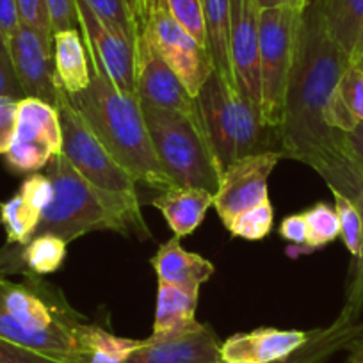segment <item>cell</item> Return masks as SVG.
I'll use <instances>...</instances> for the list:
<instances>
[{"label": "cell", "mask_w": 363, "mask_h": 363, "mask_svg": "<svg viewBox=\"0 0 363 363\" xmlns=\"http://www.w3.org/2000/svg\"><path fill=\"white\" fill-rule=\"evenodd\" d=\"M351 65L328 33L319 2L310 0L299 13L284 120L277 134L281 155L312 167L338 145L342 132L328 127L324 111Z\"/></svg>", "instance_id": "1"}, {"label": "cell", "mask_w": 363, "mask_h": 363, "mask_svg": "<svg viewBox=\"0 0 363 363\" xmlns=\"http://www.w3.org/2000/svg\"><path fill=\"white\" fill-rule=\"evenodd\" d=\"M89 86L75 95L66 93L69 102L138 184L157 193L174 187L157 159L138 96L118 89L95 61L89 59Z\"/></svg>", "instance_id": "2"}, {"label": "cell", "mask_w": 363, "mask_h": 363, "mask_svg": "<svg viewBox=\"0 0 363 363\" xmlns=\"http://www.w3.org/2000/svg\"><path fill=\"white\" fill-rule=\"evenodd\" d=\"M47 177L54 187V196L41 214L38 233H52L66 242L91 232L135 233L150 239L148 226L141 212V200L111 194L87 182L69 160L59 152L47 166Z\"/></svg>", "instance_id": "3"}, {"label": "cell", "mask_w": 363, "mask_h": 363, "mask_svg": "<svg viewBox=\"0 0 363 363\" xmlns=\"http://www.w3.org/2000/svg\"><path fill=\"white\" fill-rule=\"evenodd\" d=\"M146 127L160 166L178 187H196L216 196L221 167L200 118L143 106Z\"/></svg>", "instance_id": "4"}, {"label": "cell", "mask_w": 363, "mask_h": 363, "mask_svg": "<svg viewBox=\"0 0 363 363\" xmlns=\"http://www.w3.org/2000/svg\"><path fill=\"white\" fill-rule=\"evenodd\" d=\"M198 113L219 167L225 171L235 160L267 152L260 116L218 73L212 72L196 95ZM272 132V130H271Z\"/></svg>", "instance_id": "5"}, {"label": "cell", "mask_w": 363, "mask_h": 363, "mask_svg": "<svg viewBox=\"0 0 363 363\" xmlns=\"http://www.w3.org/2000/svg\"><path fill=\"white\" fill-rule=\"evenodd\" d=\"M298 9L291 4L260 9L258 47H260V120L262 125L278 134L284 120L289 75L294 61ZM278 138V135H277Z\"/></svg>", "instance_id": "6"}, {"label": "cell", "mask_w": 363, "mask_h": 363, "mask_svg": "<svg viewBox=\"0 0 363 363\" xmlns=\"http://www.w3.org/2000/svg\"><path fill=\"white\" fill-rule=\"evenodd\" d=\"M55 109L61 121V152L69 164L99 189L128 200H139L135 178L111 155L99 135L91 130L86 120L69 102L65 89H59Z\"/></svg>", "instance_id": "7"}, {"label": "cell", "mask_w": 363, "mask_h": 363, "mask_svg": "<svg viewBox=\"0 0 363 363\" xmlns=\"http://www.w3.org/2000/svg\"><path fill=\"white\" fill-rule=\"evenodd\" d=\"M62 132L54 106L38 99L18 102L16 130L6 162L15 173H38L61 152Z\"/></svg>", "instance_id": "8"}, {"label": "cell", "mask_w": 363, "mask_h": 363, "mask_svg": "<svg viewBox=\"0 0 363 363\" xmlns=\"http://www.w3.org/2000/svg\"><path fill=\"white\" fill-rule=\"evenodd\" d=\"M134 80L135 96L143 106L200 118L196 99L187 93L177 73L160 57L139 27L134 30Z\"/></svg>", "instance_id": "9"}, {"label": "cell", "mask_w": 363, "mask_h": 363, "mask_svg": "<svg viewBox=\"0 0 363 363\" xmlns=\"http://www.w3.org/2000/svg\"><path fill=\"white\" fill-rule=\"evenodd\" d=\"M281 157L280 152L267 150L242 157L223 171L214 208L225 228L240 212L269 200L267 180Z\"/></svg>", "instance_id": "10"}, {"label": "cell", "mask_w": 363, "mask_h": 363, "mask_svg": "<svg viewBox=\"0 0 363 363\" xmlns=\"http://www.w3.org/2000/svg\"><path fill=\"white\" fill-rule=\"evenodd\" d=\"M312 169L317 174H320L330 191H338L356 205L363 223V166L347 152V148L342 143V135L338 145L331 152H328L323 159L317 160ZM340 313L349 319H362L363 250L362 255L352 262L351 278H349L347 291H345V303Z\"/></svg>", "instance_id": "11"}, {"label": "cell", "mask_w": 363, "mask_h": 363, "mask_svg": "<svg viewBox=\"0 0 363 363\" xmlns=\"http://www.w3.org/2000/svg\"><path fill=\"white\" fill-rule=\"evenodd\" d=\"M257 0H230V62L237 93L260 116V47Z\"/></svg>", "instance_id": "12"}, {"label": "cell", "mask_w": 363, "mask_h": 363, "mask_svg": "<svg viewBox=\"0 0 363 363\" xmlns=\"http://www.w3.org/2000/svg\"><path fill=\"white\" fill-rule=\"evenodd\" d=\"M79 29L86 43L87 55L95 61L118 89L135 95L134 40L106 26L84 0H77Z\"/></svg>", "instance_id": "13"}, {"label": "cell", "mask_w": 363, "mask_h": 363, "mask_svg": "<svg viewBox=\"0 0 363 363\" xmlns=\"http://www.w3.org/2000/svg\"><path fill=\"white\" fill-rule=\"evenodd\" d=\"M9 54L26 99H38L55 107L59 86L54 65V41L41 36L27 23H20L8 41Z\"/></svg>", "instance_id": "14"}, {"label": "cell", "mask_w": 363, "mask_h": 363, "mask_svg": "<svg viewBox=\"0 0 363 363\" xmlns=\"http://www.w3.org/2000/svg\"><path fill=\"white\" fill-rule=\"evenodd\" d=\"M312 331L258 328L235 333L221 344L223 363H274L289 358L303 347Z\"/></svg>", "instance_id": "15"}, {"label": "cell", "mask_w": 363, "mask_h": 363, "mask_svg": "<svg viewBox=\"0 0 363 363\" xmlns=\"http://www.w3.org/2000/svg\"><path fill=\"white\" fill-rule=\"evenodd\" d=\"M123 363H221V342L212 328L200 324L178 337L152 340L135 349Z\"/></svg>", "instance_id": "16"}, {"label": "cell", "mask_w": 363, "mask_h": 363, "mask_svg": "<svg viewBox=\"0 0 363 363\" xmlns=\"http://www.w3.org/2000/svg\"><path fill=\"white\" fill-rule=\"evenodd\" d=\"M152 265L159 281L177 285L187 291L200 292V287L214 274L216 267L211 260L198 253H191L182 246L180 237L174 235L159 246Z\"/></svg>", "instance_id": "17"}, {"label": "cell", "mask_w": 363, "mask_h": 363, "mask_svg": "<svg viewBox=\"0 0 363 363\" xmlns=\"http://www.w3.org/2000/svg\"><path fill=\"white\" fill-rule=\"evenodd\" d=\"M200 292L187 291L177 285L159 281L157 287V308L152 340L178 337L196 330L200 323L196 320V308Z\"/></svg>", "instance_id": "18"}, {"label": "cell", "mask_w": 363, "mask_h": 363, "mask_svg": "<svg viewBox=\"0 0 363 363\" xmlns=\"http://www.w3.org/2000/svg\"><path fill=\"white\" fill-rule=\"evenodd\" d=\"M150 205L162 214L174 235L182 239L203 223L208 208L214 207V194L196 187L174 186L157 194Z\"/></svg>", "instance_id": "19"}, {"label": "cell", "mask_w": 363, "mask_h": 363, "mask_svg": "<svg viewBox=\"0 0 363 363\" xmlns=\"http://www.w3.org/2000/svg\"><path fill=\"white\" fill-rule=\"evenodd\" d=\"M359 337H363V319H349L338 313L330 326L312 330V337L299 351L274 363H328L331 356L347 349Z\"/></svg>", "instance_id": "20"}, {"label": "cell", "mask_w": 363, "mask_h": 363, "mask_svg": "<svg viewBox=\"0 0 363 363\" xmlns=\"http://www.w3.org/2000/svg\"><path fill=\"white\" fill-rule=\"evenodd\" d=\"M54 65L59 86L75 95L91 82V65L80 29L59 30L54 34Z\"/></svg>", "instance_id": "21"}, {"label": "cell", "mask_w": 363, "mask_h": 363, "mask_svg": "<svg viewBox=\"0 0 363 363\" xmlns=\"http://www.w3.org/2000/svg\"><path fill=\"white\" fill-rule=\"evenodd\" d=\"M320 15L338 47L351 62L363 48V0H317Z\"/></svg>", "instance_id": "22"}, {"label": "cell", "mask_w": 363, "mask_h": 363, "mask_svg": "<svg viewBox=\"0 0 363 363\" xmlns=\"http://www.w3.org/2000/svg\"><path fill=\"white\" fill-rule=\"evenodd\" d=\"M145 338H125L104 330L99 324L82 323L77 330L75 363H123Z\"/></svg>", "instance_id": "23"}, {"label": "cell", "mask_w": 363, "mask_h": 363, "mask_svg": "<svg viewBox=\"0 0 363 363\" xmlns=\"http://www.w3.org/2000/svg\"><path fill=\"white\" fill-rule=\"evenodd\" d=\"M324 121L328 127L342 134L351 132L363 121V72L354 65L349 66L338 80L324 111Z\"/></svg>", "instance_id": "24"}, {"label": "cell", "mask_w": 363, "mask_h": 363, "mask_svg": "<svg viewBox=\"0 0 363 363\" xmlns=\"http://www.w3.org/2000/svg\"><path fill=\"white\" fill-rule=\"evenodd\" d=\"M306 242L301 247H291L292 255H308L340 239V223L333 205L326 201L312 205L305 212Z\"/></svg>", "instance_id": "25"}, {"label": "cell", "mask_w": 363, "mask_h": 363, "mask_svg": "<svg viewBox=\"0 0 363 363\" xmlns=\"http://www.w3.org/2000/svg\"><path fill=\"white\" fill-rule=\"evenodd\" d=\"M40 221L41 212L34 208L20 193L0 205V223L8 235V244L26 246L36 235Z\"/></svg>", "instance_id": "26"}, {"label": "cell", "mask_w": 363, "mask_h": 363, "mask_svg": "<svg viewBox=\"0 0 363 363\" xmlns=\"http://www.w3.org/2000/svg\"><path fill=\"white\" fill-rule=\"evenodd\" d=\"M68 242L52 233H38L23 246V264L29 277L52 274L62 265Z\"/></svg>", "instance_id": "27"}, {"label": "cell", "mask_w": 363, "mask_h": 363, "mask_svg": "<svg viewBox=\"0 0 363 363\" xmlns=\"http://www.w3.org/2000/svg\"><path fill=\"white\" fill-rule=\"evenodd\" d=\"M272 221H274V208H272L271 200H265L257 207L240 212L226 226V230L232 235L240 237L244 240H262L271 232Z\"/></svg>", "instance_id": "28"}, {"label": "cell", "mask_w": 363, "mask_h": 363, "mask_svg": "<svg viewBox=\"0 0 363 363\" xmlns=\"http://www.w3.org/2000/svg\"><path fill=\"white\" fill-rule=\"evenodd\" d=\"M335 200V211H337L338 223H340V239L344 240V246L351 253L352 260L362 255L363 250V223L358 208L349 198L338 191H331Z\"/></svg>", "instance_id": "29"}, {"label": "cell", "mask_w": 363, "mask_h": 363, "mask_svg": "<svg viewBox=\"0 0 363 363\" xmlns=\"http://www.w3.org/2000/svg\"><path fill=\"white\" fill-rule=\"evenodd\" d=\"M178 26L207 50V30L201 0H164Z\"/></svg>", "instance_id": "30"}, {"label": "cell", "mask_w": 363, "mask_h": 363, "mask_svg": "<svg viewBox=\"0 0 363 363\" xmlns=\"http://www.w3.org/2000/svg\"><path fill=\"white\" fill-rule=\"evenodd\" d=\"M106 26L134 40V11L130 0H84Z\"/></svg>", "instance_id": "31"}, {"label": "cell", "mask_w": 363, "mask_h": 363, "mask_svg": "<svg viewBox=\"0 0 363 363\" xmlns=\"http://www.w3.org/2000/svg\"><path fill=\"white\" fill-rule=\"evenodd\" d=\"M18 193L34 208H38L43 214V211L48 207V203L52 201V196H54V187H52V182L47 174L30 173L22 184Z\"/></svg>", "instance_id": "32"}, {"label": "cell", "mask_w": 363, "mask_h": 363, "mask_svg": "<svg viewBox=\"0 0 363 363\" xmlns=\"http://www.w3.org/2000/svg\"><path fill=\"white\" fill-rule=\"evenodd\" d=\"M16 4H18V13L22 23H27L33 29H36L41 36L54 41L50 16H48L45 0H16Z\"/></svg>", "instance_id": "33"}, {"label": "cell", "mask_w": 363, "mask_h": 363, "mask_svg": "<svg viewBox=\"0 0 363 363\" xmlns=\"http://www.w3.org/2000/svg\"><path fill=\"white\" fill-rule=\"evenodd\" d=\"M0 96H8V99L15 100L26 99V93L20 86L15 66H13L8 41H4L2 38H0Z\"/></svg>", "instance_id": "34"}, {"label": "cell", "mask_w": 363, "mask_h": 363, "mask_svg": "<svg viewBox=\"0 0 363 363\" xmlns=\"http://www.w3.org/2000/svg\"><path fill=\"white\" fill-rule=\"evenodd\" d=\"M48 16H50L52 33L68 29H79V13L77 0H45Z\"/></svg>", "instance_id": "35"}, {"label": "cell", "mask_w": 363, "mask_h": 363, "mask_svg": "<svg viewBox=\"0 0 363 363\" xmlns=\"http://www.w3.org/2000/svg\"><path fill=\"white\" fill-rule=\"evenodd\" d=\"M20 100L0 96V155H6L16 130V113Z\"/></svg>", "instance_id": "36"}, {"label": "cell", "mask_w": 363, "mask_h": 363, "mask_svg": "<svg viewBox=\"0 0 363 363\" xmlns=\"http://www.w3.org/2000/svg\"><path fill=\"white\" fill-rule=\"evenodd\" d=\"M0 363H62L41 352L20 347L0 338Z\"/></svg>", "instance_id": "37"}, {"label": "cell", "mask_w": 363, "mask_h": 363, "mask_svg": "<svg viewBox=\"0 0 363 363\" xmlns=\"http://www.w3.org/2000/svg\"><path fill=\"white\" fill-rule=\"evenodd\" d=\"M11 274H26V264H23V246L20 244H6L0 250V278H8Z\"/></svg>", "instance_id": "38"}, {"label": "cell", "mask_w": 363, "mask_h": 363, "mask_svg": "<svg viewBox=\"0 0 363 363\" xmlns=\"http://www.w3.org/2000/svg\"><path fill=\"white\" fill-rule=\"evenodd\" d=\"M281 239L292 244V247H301L306 242V219L305 214H292L281 221L278 228Z\"/></svg>", "instance_id": "39"}, {"label": "cell", "mask_w": 363, "mask_h": 363, "mask_svg": "<svg viewBox=\"0 0 363 363\" xmlns=\"http://www.w3.org/2000/svg\"><path fill=\"white\" fill-rule=\"evenodd\" d=\"M22 20H20L18 4L16 0H0V38L9 41V38L16 33Z\"/></svg>", "instance_id": "40"}, {"label": "cell", "mask_w": 363, "mask_h": 363, "mask_svg": "<svg viewBox=\"0 0 363 363\" xmlns=\"http://www.w3.org/2000/svg\"><path fill=\"white\" fill-rule=\"evenodd\" d=\"M342 143L347 152L363 166V121H359L351 132L342 134Z\"/></svg>", "instance_id": "41"}, {"label": "cell", "mask_w": 363, "mask_h": 363, "mask_svg": "<svg viewBox=\"0 0 363 363\" xmlns=\"http://www.w3.org/2000/svg\"><path fill=\"white\" fill-rule=\"evenodd\" d=\"M347 358L345 363H363V337L356 338L347 345Z\"/></svg>", "instance_id": "42"}, {"label": "cell", "mask_w": 363, "mask_h": 363, "mask_svg": "<svg viewBox=\"0 0 363 363\" xmlns=\"http://www.w3.org/2000/svg\"><path fill=\"white\" fill-rule=\"evenodd\" d=\"M257 4L260 9H269V8H278V6L287 4V0H257Z\"/></svg>", "instance_id": "43"}, {"label": "cell", "mask_w": 363, "mask_h": 363, "mask_svg": "<svg viewBox=\"0 0 363 363\" xmlns=\"http://www.w3.org/2000/svg\"><path fill=\"white\" fill-rule=\"evenodd\" d=\"M308 2H310V0H287V4H291L292 8L298 9V11H303V8H305Z\"/></svg>", "instance_id": "44"}, {"label": "cell", "mask_w": 363, "mask_h": 363, "mask_svg": "<svg viewBox=\"0 0 363 363\" xmlns=\"http://www.w3.org/2000/svg\"><path fill=\"white\" fill-rule=\"evenodd\" d=\"M352 65H354L356 68H359L363 72V48H362V52L358 54V57L354 59V62H352Z\"/></svg>", "instance_id": "45"}]
</instances>
